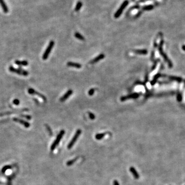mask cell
Instances as JSON below:
<instances>
[{
  "instance_id": "6da1fadb",
  "label": "cell",
  "mask_w": 185,
  "mask_h": 185,
  "mask_svg": "<svg viewBox=\"0 0 185 185\" xmlns=\"http://www.w3.org/2000/svg\"><path fill=\"white\" fill-rule=\"evenodd\" d=\"M9 71L11 72H14L16 73V74L20 75H22L24 76H27L28 75V72L26 71L22 68H16L14 67H12L11 66H9Z\"/></svg>"
},
{
  "instance_id": "7a4b0ae2",
  "label": "cell",
  "mask_w": 185,
  "mask_h": 185,
  "mask_svg": "<svg viewBox=\"0 0 185 185\" xmlns=\"http://www.w3.org/2000/svg\"><path fill=\"white\" fill-rule=\"evenodd\" d=\"M54 45H55V42L54 41H51L49 42L48 46H47V47L46 48V49L44 51L43 55V56H42L43 60H45L48 58V56L50 54L51 50H52L53 47L54 46Z\"/></svg>"
},
{
  "instance_id": "3957f363",
  "label": "cell",
  "mask_w": 185,
  "mask_h": 185,
  "mask_svg": "<svg viewBox=\"0 0 185 185\" xmlns=\"http://www.w3.org/2000/svg\"><path fill=\"white\" fill-rule=\"evenodd\" d=\"M64 133H65V131H64V130H61V131H60V132L59 133V134L57 135L56 139V140H55V141L54 142L53 144L51 146L50 149L51 151H54L55 149V148H56V147L58 145L59 143H60V140H61V138L63 137Z\"/></svg>"
},
{
  "instance_id": "277c9868",
  "label": "cell",
  "mask_w": 185,
  "mask_h": 185,
  "mask_svg": "<svg viewBox=\"0 0 185 185\" xmlns=\"http://www.w3.org/2000/svg\"><path fill=\"white\" fill-rule=\"evenodd\" d=\"M81 132H82L81 130H80V129H78V130L76 131L75 135L74 136V137H72V139L71 140V141L70 142L69 144H68V145H67L68 149H71L72 148V146L74 145V144L76 142L77 139L79 138V136L80 135Z\"/></svg>"
},
{
  "instance_id": "5b68a950",
  "label": "cell",
  "mask_w": 185,
  "mask_h": 185,
  "mask_svg": "<svg viewBox=\"0 0 185 185\" xmlns=\"http://www.w3.org/2000/svg\"><path fill=\"white\" fill-rule=\"evenodd\" d=\"M128 4H129V2L128 1H127V0L124 1L122 3L121 5L120 6L119 9L117 10V11H116V12L114 15V17L115 18H118L119 17L121 16L123 11L124 10V9H125V8L127 7V6L128 5Z\"/></svg>"
},
{
  "instance_id": "8992f818",
  "label": "cell",
  "mask_w": 185,
  "mask_h": 185,
  "mask_svg": "<svg viewBox=\"0 0 185 185\" xmlns=\"http://www.w3.org/2000/svg\"><path fill=\"white\" fill-rule=\"evenodd\" d=\"M28 93L29 94L32 95H36L38 96L40 98L42 99L44 101H46V98L45 97V96H44L43 95H42V94H40V93L37 92L36 91H35V90L33 88H29L28 89Z\"/></svg>"
},
{
  "instance_id": "52a82bcc",
  "label": "cell",
  "mask_w": 185,
  "mask_h": 185,
  "mask_svg": "<svg viewBox=\"0 0 185 185\" xmlns=\"http://www.w3.org/2000/svg\"><path fill=\"white\" fill-rule=\"evenodd\" d=\"M72 94V89H69L68 91L60 99V101L63 102L65 100H66L70 96H71V95Z\"/></svg>"
},
{
  "instance_id": "ba28073f",
  "label": "cell",
  "mask_w": 185,
  "mask_h": 185,
  "mask_svg": "<svg viewBox=\"0 0 185 185\" xmlns=\"http://www.w3.org/2000/svg\"><path fill=\"white\" fill-rule=\"evenodd\" d=\"M105 57V56L104 54H101L99 56H98L96 57L95 58H94V59H93L92 61L90 62V63H91V64L96 63L98 62V61H99L100 60L104 59Z\"/></svg>"
},
{
  "instance_id": "9c48e42d",
  "label": "cell",
  "mask_w": 185,
  "mask_h": 185,
  "mask_svg": "<svg viewBox=\"0 0 185 185\" xmlns=\"http://www.w3.org/2000/svg\"><path fill=\"white\" fill-rule=\"evenodd\" d=\"M67 65L69 67H72L77 68H80L82 67V65L78 63H74L72 62H68L67 63Z\"/></svg>"
},
{
  "instance_id": "30bf717a",
  "label": "cell",
  "mask_w": 185,
  "mask_h": 185,
  "mask_svg": "<svg viewBox=\"0 0 185 185\" xmlns=\"http://www.w3.org/2000/svg\"><path fill=\"white\" fill-rule=\"evenodd\" d=\"M138 97V95H137V94H132V95H130L129 96H123L122 97H121V98H120V100H121V101H125L127 99H130V98H136Z\"/></svg>"
},
{
  "instance_id": "8fae6325",
  "label": "cell",
  "mask_w": 185,
  "mask_h": 185,
  "mask_svg": "<svg viewBox=\"0 0 185 185\" xmlns=\"http://www.w3.org/2000/svg\"><path fill=\"white\" fill-rule=\"evenodd\" d=\"M15 64L19 66H27L28 64V63L26 60H23V61L16 60V61H15Z\"/></svg>"
},
{
  "instance_id": "7c38bea8",
  "label": "cell",
  "mask_w": 185,
  "mask_h": 185,
  "mask_svg": "<svg viewBox=\"0 0 185 185\" xmlns=\"http://www.w3.org/2000/svg\"><path fill=\"white\" fill-rule=\"evenodd\" d=\"M0 5H1L4 12H5V13L8 12V10L7 7L6 5L5 2L3 1V0H0Z\"/></svg>"
},
{
  "instance_id": "4fadbf2b",
  "label": "cell",
  "mask_w": 185,
  "mask_h": 185,
  "mask_svg": "<svg viewBox=\"0 0 185 185\" xmlns=\"http://www.w3.org/2000/svg\"><path fill=\"white\" fill-rule=\"evenodd\" d=\"M14 120H15V121H16L19 122L23 124L24 126H25L26 127H27V128H28V127H29L30 126L29 123H28V122L24 121V120H21V119H17V118L16 119L14 118Z\"/></svg>"
},
{
  "instance_id": "5bb4252c",
  "label": "cell",
  "mask_w": 185,
  "mask_h": 185,
  "mask_svg": "<svg viewBox=\"0 0 185 185\" xmlns=\"http://www.w3.org/2000/svg\"><path fill=\"white\" fill-rule=\"evenodd\" d=\"M75 37H76L77 39H79V40H80L84 41V40H85V39H84V37H83L82 35H81V34L79 33V32H76V33H75Z\"/></svg>"
},
{
  "instance_id": "9a60e30c",
  "label": "cell",
  "mask_w": 185,
  "mask_h": 185,
  "mask_svg": "<svg viewBox=\"0 0 185 185\" xmlns=\"http://www.w3.org/2000/svg\"><path fill=\"white\" fill-rule=\"evenodd\" d=\"M130 171L132 173V174H133V175H134L135 178H138V174H137L136 171L135 170V169L134 168L131 167L130 168Z\"/></svg>"
},
{
  "instance_id": "2e32d148",
  "label": "cell",
  "mask_w": 185,
  "mask_h": 185,
  "mask_svg": "<svg viewBox=\"0 0 185 185\" xmlns=\"http://www.w3.org/2000/svg\"><path fill=\"white\" fill-rule=\"evenodd\" d=\"M105 135V133H99V134H97L96 135L95 138L97 140H100L104 138Z\"/></svg>"
},
{
  "instance_id": "e0dca14e",
  "label": "cell",
  "mask_w": 185,
  "mask_h": 185,
  "mask_svg": "<svg viewBox=\"0 0 185 185\" xmlns=\"http://www.w3.org/2000/svg\"><path fill=\"white\" fill-rule=\"evenodd\" d=\"M77 159H78V157H76V158H75L74 159H72V160L71 161H68L66 162V165L67 166H71L72 165L73 163H74V162H76V161H77Z\"/></svg>"
},
{
  "instance_id": "ac0fdd59",
  "label": "cell",
  "mask_w": 185,
  "mask_h": 185,
  "mask_svg": "<svg viewBox=\"0 0 185 185\" xmlns=\"http://www.w3.org/2000/svg\"><path fill=\"white\" fill-rule=\"evenodd\" d=\"M82 6V3L81 2H78V3H77V5L76 6L75 11H79L80 9V8H81Z\"/></svg>"
},
{
  "instance_id": "d6986e66",
  "label": "cell",
  "mask_w": 185,
  "mask_h": 185,
  "mask_svg": "<svg viewBox=\"0 0 185 185\" xmlns=\"http://www.w3.org/2000/svg\"><path fill=\"white\" fill-rule=\"evenodd\" d=\"M153 8V6L150 5H147L144 7L143 9L145 10H152Z\"/></svg>"
},
{
  "instance_id": "ffe728a7",
  "label": "cell",
  "mask_w": 185,
  "mask_h": 185,
  "mask_svg": "<svg viewBox=\"0 0 185 185\" xmlns=\"http://www.w3.org/2000/svg\"><path fill=\"white\" fill-rule=\"evenodd\" d=\"M45 127L46 128V129L47 131H48V132L49 133V134L50 136H52L53 135V132H52V130H51V129H50V127H49L48 125H45Z\"/></svg>"
},
{
  "instance_id": "44dd1931",
  "label": "cell",
  "mask_w": 185,
  "mask_h": 185,
  "mask_svg": "<svg viewBox=\"0 0 185 185\" xmlns=\"http://www.w3.org/2000/svg\"><path fill=\"white\" fill-rule=\"evenodd\" d=\"M88 116H89V118L92 120H94V119H95V115L94 114H93L92 113L89 112L88 113Z\"/></svg>"
},
{
  "instance_id": "7402d4cb",
  "label": "cell",
  "mask_w": 185,
  "mask_h": 185,
  "mask_svg": "<svg viewBox=\"0 0 185 185\" xmlns=\"http://www.w3.org/2000/svg\"><path fill=\"white\" fill-rule=\"evenodd\" d=\"M94 93H95V89L94 88H91L89 90L88 93L89 96H93Z\"/></svg>"
},
{
  "instance_id": "603a6c76",
  "label": "cell",
  "mask_w": 185,
  "mask_h": 185,
  "mask_svg": "<svg viewBox=\"0 0 185 185\" xmlns=\"http://www.w3.org/2000/svg\"><path fill=\"white\" fill-rule=\"evenodd\" d=\"M13 104L15 105H19L20 104V101L18 99H16L14 101H13Z\"/></svg>"
},
{
  "instance_id": "cb8c5ba5",
  "label": "cell",
  "mask_w": 185,
  "mask_h": 185,
  "mask_svg": "<svg viewBox=\"0 0 185 185\" xmlns=\"http://www.w3.org/2000/svg\"><path fill=\"white\" fill-rule=\"evenodd\" d=\"M113 185H119V183L117 180H114L113 182Z\"/></svg>"
},
{
  "instance_id": "d4e9b609",
  "label": "cell",
  "mask_w": 185,
  "mask_h": 185,
  "mask_svg": "<svg viewBox=\"0 0 185 185\" xmlns=\"http://www.w3.org/2000/svg\"><path fill=\"white\" fill-rule=\"evenodd\" d=\"M12 112H7L6 113H2V114H0V116H4L5 115H8V114H11Z\"/></svg>"
}]
</instances>
